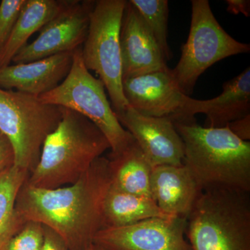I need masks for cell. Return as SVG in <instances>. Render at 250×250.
Returning a JSON list of instances; mask_svg holds the SVG:
<instances>
[{
	"mask_svg": "<svg viewBox=\"0 0 250 250\" xmlns=\"http://www.w3.org/2000/svg\"><path fill=\"white\" fill-rule=\"evenodd\" d=\"M26 181L16 200V210L25 223L36 222L51 229L69 250H85L93 243L104 228V198L111 185L108 158H98L71 185L41 188Z\"/></svg>",
	"mask_w": 250,
	"mask_h": 250,
	"instance_id": "6da1fadb",
	"label": "cell"
},
{
	"mask_svg": "<svg viewBox=\"0 0 250 250\" xmlns=\"http://www.w3.org/2000/svg\"><path fill=\"white\" fill-rule=\"evenodd\" d=\"M174 125L184 143L183 164L202 191L250 192V141L238 139L228 126L205 127L196 121Z\"/></svg>",
	"mask_w": 250,
	"mask_h": 250,
	"instance_id": "7a4b0ae2",
	"label": "cell"
},
{
	"mask_svg": "<svg viewBox=\"0 0 250 250\" xmlns=\"http://www.w3.org/2000/svg\"><path fill=\"white\" fill-rule=\"evenodd\" d=\"M62 109L60 123L46 138L39 163L26 181L31 187L71 185L111 149L104 135L88 118L68 108Z\"/></svg>",
	"mask_w": 250,
	"mask_h": 250,
	"instance_id": "3957f363",
	"label": "cell"
},
{
	"mask_svg": "<svg viewBox=\"0 0 250 250\" xmlns=\"http://www.w3.org/2000/svg\"><path fill=\"white\" fill-rule=\"evenodd\" d=\"M186 236L193 250H250V192H202Z\"/></svg>",
	"mask_w": 250,
	"mask_h": 250,
	"instance_id": "277c9868",
	"label": "cell"
},
{
	"mask_svg": "<svg viewBox=\"0 0 250 250\" xmlns=\"http://www.w3.org/2000/svg\"><path fill=\"white\" fill-rule=\"evenodd\" d=\"M62 116V107L44 103L39 97L0 88V131L14 148L15 166L32 172L44 141Z\"/></svg>",
	"mask_w": 250,
	"mask_h": 250,
	"instance_id": "5b68a950",
	"label": "cell"
},
{
	"mask_svg": "<svg viewBox=\"0 0 250 250\" xmlns=\"http://www.w3.org/2000/svg\"><path fill=\"white\" fill-rule=\"evenodd\" d=\"M44 103L68 108L88 118L103 133L116 155L135 141L122 126L105 93V86L85 66L82 47L73 52L70 71L56 88L39 97Z\"/></svg>",
	"mask_w": 250,
	"mask_h": 250,
	"instance_id": "8992f818",
	"label": "cell"
},
{
	"mask_svg": "<svg viewBox=\"0 0 250 250\" xmlns=\"http://www.w3.org/2000/svg\"><path fill=\"white\" fill-rule=\"evenodd\" d=\"M126 0H98L90 14L88 34L82 47L88 70L99 75L107 90L116 115L128 107L123 91L120 33Z\"/></svg>",
	"mask_w": 250,
	"mask_h": 250,
	"instance_id": "52a82bcc",
	"label": "cell"
},
{
	"mask_svg": "<svg viewBox=\"0 0 250 250\" xmlns=\"http://www.w3.org/2000/svg\"><path fill=\"white\" fill-rule=\"evenodd\" d=\"M188 37L182 47L177 65L171 73L181 91L191 95L199 77L224 59L249 53L250 44L235 40L224 30L207 0H192Z\"/></svg>",
	"mask_w": 250,
	"mask_h": 250,
	"instance_id": "ba28073f",
	"label": "cell"
},
{
	"mask_svg": "<svg viewBox=\"0 0 250 250\" xmlns=\"http://www.w3.org/2000/svg\"><path fill=\"white\" fill-rule=\"evenodd\" d=\"M94 4L95 1L70 0L69 4L39 31L36 40L18 52L13 63L34 62L80 48L88 34Z\"/></svg>",
	"mask_w": 250,
	"mask_h": 250,
	"instance_id": "9c48e42d",
	"label": "cell"
},
{
	"mask_svg": "<svg viewBox=\"0 0 250 250\" xmlns=\"http://www.w3.org/2000/svg\"><path fill=\"white\" fill-rule=\"evenodd\" d=\"M187 219L153 218L120 227L105 228L93 243L106 250H193L185 238Z\"/></svg>",
	"mask_w": 250,
	"mask_h": 250,
	"instance_id": "30bf717a",
	"label": "cell"
},
{
	"mask_svg": "<svg viewBox=\"0 0 250 250\" xmlns=\"http://www.w3.org/2000/svg\"><path fill=\"white\" fill-rule=\"evenodd\" d=\"M116 116L153 167L183 165V141L170 118L143 116L129 106Z\"/></svg>",
	"mask_w": 250,
	"mask_h": 250,
	"instance_id": "8fae6325",
	"label": "cell"
},
{
	"mask_svg": "<svg viewBox=\"0 0 250 250\" xmlns=\"http://www.w3.org/2000/svg\"><path fill=\"white\" fill-rule=\"evenodd\" d=\"M219 96L208 100L184 97L183 104L172 118L174 123L195 121V115L207 116L205 127L222 128L231 122L250 115V67L238 76L225 82Z\"/></svg>",
	"mask_w": 250,
	"mask_h": 250,
	"instance_id": "7c38bea8",
	"label": "cell"
},
{
	"mask_svg": "<svg viewBox=\"0 0 250 250\" xmlns=\"http://www.w3.org/2000/svg\"><path fill=\"white\" fill-rule=\"evenodd\" d=\"M123 91L129 107L140 114L170 119L178 113L187 95L170 68L125 79Z\"/></svg>",
	"mask_w": 250,
	"mask_h": 250,
	"instance_id": "4fadbf2b",
	"label": "cell"
},
{
	"mask_svg": "<svg viewBox=\"0 0 250 250\" xmlns=\"http://www.w3.org/2000/svg\"><path fill=\"white\" fill-rule=\"evenodd\" d=\"M120 43L123 80L169 68L152 32L129 1L122 19Z\"/></svg>",
	"mask_w": 250,
	"mask_h": 250,
	"instance_id": "5bb4252c",
	"label": "cell"
},
{
	"mask_svg": "<svg viewBox=\"0 0 250 250\" xmlns=\"http://www.w3.org/2000/svg\"><path fill=\"white\" fill-rule=\"evenodd\" d=\"M73 52L0 67V88L39 98L53 90L66 77L71 67Z\"/></svg>",
	"mask_w": 250,
	"mask_h": 250,
	"instance_id": "9a60e30c",
	"label": "cell"
},
{
	"mask_svg": "<svg viewBox=\"0 0 250 250\" xmlns=\"http://www.w3.org/2000/svg\"><path fill=\"white\" fill-rule=\"evenodd\" d=\"M202 192L184 164L153 167L152 197L166 214L187 219Z\"/></svg>",
	"mask_w": 250,
	"mask_h": 250,
	"instance_id": "2e32d148",
	"label": "cell"
},
{
	"mask_svg": "<svg viewBox=\"0 0 250 250\" xmlns=\"http://www.w3.org/2000/svg\"><path fill=\"white\" fill-rule=\"evenodd\" d=\"M70 0H26L7 42L0 52V67L9 65L18 52L62 11Z\"/></svg>",
	"mask_w": 250,
	"mask_h": 250,
	"instance_id": "e0dca14e",
	"label": "cell"
},
{
	"mask_svg": "<svg viewBox=\"0 0 250 250\" xmlns=\"http://www.w3.org/2000/svg\"><path fill=\"white\" fill-rule=\"evenodd\" d=\"M108 159L111 187L128 193L152 197L151 177L154 167L136 141L119 154H109Z\"/></svg>",
	"mask_w": 250,
	"mask_h": 250,
	"instance_id": "ac0fdd59",
	"label": "cell"
},
{
	"mask_svg": "<svg viewBox=\"0 0 250 250\" xmlns=\"http://www.w3.org/2000/svg\"><path fill=\"white\" fill-rule=\"evenodd\" d=\"M104 228H120L153 218H171L152 197L121 191L110 185L103 205Z\"/></svg>",
	"mask_w": 250,
	"mask_h": 250,
	"instance_id": "d6986e66",
	"label": "cell"
},
{
	"mask_svg": "<svg viewBox=\"0 0 250 250\" xmlns=\"http://www.w3.org/2000/svg\"><path fill=\"white\" fill-rule=\"evenodd\" d=\"M29 174L15 166L0 173V250H6L26 223L16 210V200Z\"/></svg>",
	"mask_w": 250,
	"mask_h": 250,
	"instance_id": "ffe728a7",
	"label": "cell"
},
{
	"mask_svg": "<svg viewBox=\"0 0 250 250\" xmlns=\"http://www.w3.org/2000/svg\"><path fill=\"white\" fill-rule=\"evenodd\" d=\"M152 32L166 62L172 57L167 43V21L169 7L167 0H129Z\"/></svg>",
	"mask_w": 250,
	"mask_h": 250,
	"instance_id": "44dd1931",
	"label": "cell"
},
{
	"mask_svg": "<svg viewBox=\"0 0 250 250\" xmlns=\"http://www.w3.org/2000/svg\"><path fill=\"white\" fill-rule=\"evenodd\" d=\"M43 241V225L28 221L13 237L6 250H41Z\"/></svg>",
	"mask_w": 250,
	"mask_h": 250,
	"instance_id": "7402d4cb",
	"label": "cell"
},
{
	"mask_svg": "<svg viewBox=\"0 0 250 250\" xmlns=\"http://www.w3.org/2000/svg\"><path fill=\"white\" fill-rule=\"evenodd\" d=\"M26 0H2L0 4V52L7 42Z\"/></svg>",
	"mask_w": 250,
	"mask_h": 250,
	"instance_id": "603a6c76",
	"label": "cell"
},
{
	"mask_svg": "<svg viewBox=\"0 0 250 250\" xmlns=\"http://www.w3.org/2000/svg\"><path fill=\"white\" fill-rule=\"evenodd\" d=\"M14 148L7 138L0 131V173L14 166Z\"/></svg>",
	"mask_w": 250,
	"mask_h": 250,
	"instance_id": "cb8c5ba5",
	"label": "cell"
},
{
	"mask_svg": "<svg viewBox=\"0 0 250 250\" xmlns=\"http://www.w3.org/2000/svg\"><path fill=\"white\" fill-rule=\"evenodd\" d=\"M41 250H69L62 238L51 229L44 226V241Z\"/></svg>",
	"mask_w": 250,
	"mask_h": 250,
	"instance_id": "d4e9b609",
	"label": "cell"
},
{
	"mask_svg": "<svg viewBox=\"0 0 250 250\" xmlns=\"http://www.w3.org/2000/svg\"><path fill=\"white\" fill-rule=\"evenodd\" d=\"M233 134L244 141L250 140V115L231 122L228 125Z\"/></svg>",
	"mask_w": 250,
	"mask_h": 250,
	"instance_id": "484cf974",
	"label": "cell"
},
{
	"mask_svg": "<svg viewBox=\"0 0 250 250\" xmlns=\"http://www.w3.org/2000/svg\"><path fill=\"white\" fill-rule=\"evenodd\" d=\"M228 12L233 15L242 14L246 17L250 16V0H226Z\"/></svg>",
	"mask_w": 250,
	"mask_h": 250,
	"instance_id": "4316f807",
	"label": "cell"
},
{
	"mask_svg": "<svg viewBox=\"0 0 250 250\" xmlns=\"http://www.w3.org/2000/svg\"><path fill=\"white\" fill-rule=\"evenodd\" d=\"M85 250H106L103 247L98 246V245L95 244V243H92L90 246H88Z\"/></svg>",
	"mask_w": 250,
	"mask_h": 250,
	"instance_id": "83f0119b",
	"label": "cell"
}]
</instances>
